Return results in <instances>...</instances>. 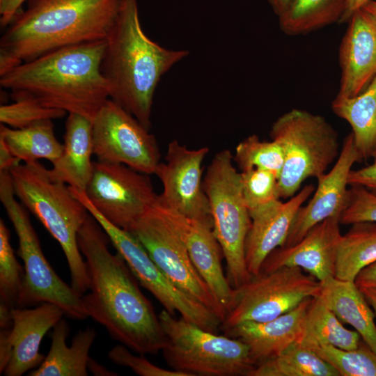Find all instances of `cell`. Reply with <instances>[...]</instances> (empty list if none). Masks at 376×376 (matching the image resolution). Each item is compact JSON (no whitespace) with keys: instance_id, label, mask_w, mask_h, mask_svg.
I'll return each mask as SVG.
<instances>
[{"instance_id":"6","label":"cell","mask_w":376,"mask_h":376,"mask_svg":"<svg viewBox=\"0 0 376 376\" xmlns=\"http://www.w3.org/2000/svg\"><path fill=\"white\" fill-rule=\"evenodd\" d=\"M165 335L168 366L188 376H248L256 363L242 340L218 335L166 310L158 315Z\"/></svg>"},{"instance_id":"35","label":"cell","mask_w":376,"mask_h":376,"mask_svg":"<svg viewBox=\"0 0 376 376\" xmlns=\"http://www.w3.org/2000/svg\"><path fill=\"white\" fill-rule=\"evenodd\" d=\"M66 111L47 107L31 99H19L0 107L1 124L14 129H22L36 123L61 118Z\"/></svg>"},{"instance_id":"39","label":"cell","mask_w":376,"mask_h":376,"mask_svg":"<svg viewBox=\"0 0 376 376\" xmlns=\"http://www.w3.org/2000/svg\"><path fill=\"white\" fill-rule=\"evenodd\" d=\"M349 186L359 185L376 194V162L366 167L352 170L348 178Z\"/></svg>"},{"instance_id":"41","label":"cell","mask_w":376,"mask_h":376,"mask_svg":"<svg viewBox=\"0 0 376 376\" xmlns=\"http://www.w3.org/2000/svg\"><path fill=\"white\" fill-rule=\"evenodd\" d=\"M354 282L359 289L376 288V261L361 269Z\"/></svg>"},{"instance_id":"14","label":"cell","mask_w":376,"mask_h":376,"mask_svg":"<svg viewBox=\"0 0 376 376\" xmlns=\"http://www.w3.org/2000/svg\"><path fill=\"white\" fill-rule=\"evenodd\" d=\"M84 193L106 219L126 230L158 198L148 174L123 164L99 161L93 163V173Z\"/></svg>"},{"instance_id":"23","label":"cell","mask_w":376,"mask_h":376,"mask_svg":"<svg viewBox=\"0 0 376 376\" xmlns=\"http://www.w3.org/2000/svg\"><path fill=\"white\" fill-rule=\"evenodd\" d=\"M63 140V152L52 163L48 174L53 180L84 192L93 171L92 121L81 115L69 113Z\"/></svg>"},{"instance_id":"19","label":"cell","mask_w":376,"mask_h":376,"mask_svg":"<svg viewBox=\"0 0 376 376\" xmlns=\"http://www.w3.org/2000/svg\"><path fill=\"white\" fill-rule=\"evenodd\" d=\"M314 191L315 187L308 185L285 202L279 199L249 211L251 224L245 259L252 276L260 273L264 260L274 249L285 244L297 211Z\"/></svg>"},{"instance_id":"29","label":"cell","mask_w":376,"mask_h":376,"mask_svg":"<svg viewBox=\"0 0 376 376\" xmlns=\"http://www.w3.org/2000/svg\"><path fill=\"white\" fill-rule=\"evenodd\" d=\"M361 336L357 331L345 328L320 295L313 297L308 306L304 334L300 342L306 347L331 345L350 350L359 345Z\"/></svg>"},{"instance_id":"36","label":"cell","mask_w":376,"mask_h":376,"mask_svg":"<svg viewBox=\"0 0 376 376\" xmlns=\"http://www.w3.org/2000/svg\"><path fill=\"white\" fill-rule=\"evenodd\" d=\"M240 177L249 211L281 198L279 178L271 171L254 168L241 171Z\"/></svg>"},{"instance_id":"25","label":"cell","mask_w":376,"mask_h":376,"mask_svg":"<svg viewBox=\"0 0 376 376\" xmlns=\"http://www.w3.org/2000/svg\"><path fill=\"white\" fill-rule=\"evenodd\" d=\"M320 297L341 322L351 325L376 352L374 313L354 281L329 278L321 283Z\"/></svg>"},{"instance_id":"7","label":"cell","mask_w":376,"mask_h":376,"mask_svg":"<svg viewBox=\"0 0 376 376\" xmlns=\"http://www.w3.org/2000/svg\"><path fill=\"white\" fill-rule=\"evenodd\" d=\"M227 150L212 158L203 181L210 203L213 233L226 262L228 282L233 288L247 283L252 275L245 259V242L251 219L245 203L240 172Z\"/></svg>"},{"instance_id":"48","label":"cell","mask_w":376,"mask_h":376,"mask_svg":"<svg viewBox=\"0 0 376 376\" xmlns=\"http://www.w3.org/2000/svg\"><path fill=\"white\" fill-rule=\"evenodd\" d=\"M373 157L374 159V162H376V150Z\"/></svg>"},{"instance_id":"31","label":"cell","mask_w":376,"mask_h":376,"mask_svg":"<svg viewBox=\"0 0 376 376\" xmlns=\"http://www.w3.org/2000/svg\"><path fill=\"white\" fill-rule=\"evenodd\" d=\"M248 376H340L331 364L300 342L258 363Z\"/></svg>"},{"instance_id":"43","label":"cell","mask_w":376,"mask_h":376,"mask_svg":"<svg viewBox=\"0 0 376 376\" xmlns=\"http://www.w3.org/2000/svg\"><path fill=\"white\" fill-rule=\"evenodd\" d=\"M376 0H347L345 11L339 23L348 22L352 15L368 3Z\"/></svg>"},{"instance_id":"17","label":"cell","mask_w":376,"mask_h":376,"mask_svg":"<svg viewBox=\"0 0 376 376\" xmlns=\"http://www.w3.org/2000/svg\"><path fill=\"white\" fill-rule=\"evenodd\" d=\"M362 161L351 132L344 139L331 169L317 178L318 187L311 200L297 211L283 246L299 242L316 224L331 217H339L345 207L348 178L353 165Z\"/></svg>"},{"instance_id":"46","label":"cell","mask_w":376,"mask_h":376,"mask_svg":"<svg viewBox=\"0 0 376 376\" xmlns=\"http://www.w3.org/2000/svg\"><path fill=\"white\" fill-rule=\"evenodd\" d=\"M275 14L279 17L286 9L291 0H267Z\"/></svg>"},{"instance_id":"38","label":"cell","mask_w":376,"mask_h":376,"mask_svg":"<svg viewBox=\"0 0 376 376\" xmlns=\"http://www.w3.org/2000/svg\"><path fill=\"white\" fill-rule=\"evenodd\" d=\"M123 344L114 346L108 353L114 363L130 368L141 376H188L184 373L159 367L149 361L143 354H135Z\"/></svg>"},{"instance_id":"9","label":"cell","mask_w":376,"mask_h":376,"mask_svg":"<svg viewBox=\"0 0 376 376\" xmlns=\"http://www.w3.org/2000/svg\"><path fill=\"white\" fill-rule=\"evenodd\" d=\"M0 201L17 235V253L24 266L17 307L51 303L70 318H88L81 297L56 274L44 256L29 214L13 193L9 171H0Z\"/></svg>"},{"instance_id":"10","label":"cell","mask_w":376,"mask_h":376,"mask_svg":"<svg viewBox=\"0 0 376 376\" xmlns=\"http://www.w3.org/2000/svg\"><path fill=\"white\" fill-rule=\"evenodd\" d=\"M70 190L100 224L139 283L161 303L164 310L173 315L178 312L181 318L203 329L218 333L221 321L213 311L173 284L153 262L141 242L130 232L106 219L84 192Z\"/></svg>"},{"instance_id":"34","label":"cell","mask_w":376,"mask_h":376,"mask_svg":"<svg viewBox=\"0 0 376 376\" xmlns=\"http://www.w3.org/2000/svg\"><path fill=\"white\" fill-rule=\"evenodd\" d=\"M10 231L0 220V304L17 307L24 272L10 244Z\"/></svg>"},{"instance_id":"21","label":"cell","mask_w":376,"mask_h":376,"mask_svg":"<svg viewBox=\"0 0 376 376\" xmlns=\"http://www.w3.org/2000/svg\"><path fill=\"white\" fill-rule=\"evenodd\" d=\"M163 208L185 242L195 268L225 311L226 316L232 302L233 288L224 272L221 249L212 228Z\"/></svg>"},{"instance_id":"20","label":"cell","mask_w":376,"mask_h":376,"mask_svg":"<svg viewBox=\"0 0 376 376\" xmlns=\"http://www.w3.org/2000/svg\"><path fill=\"white\" fill-rule=\"evenodd\" d=\"M347 23L339 48L341 78L337 97L357 95L376 76V26L361 9Z\"/></svg>"},{"instance_id":"12","label":"cell","mask_w":376,"mask_h":376,"mask_svg":"<svg viewBox=\"0 0 376 376\" xmlns=\"http://www.w3.org/2000/svg\"><path fill=\"white\" fill-rule=\"evenodd\" d=\"M127 231L173 284L224 321L225 311L197 272L185 242L162 206L156 203Z\"/></svg>"},{"instance_id":"27","label":"cell","mask_w":376,"mask_h":376,"mask_svg":"<svg viewBox=\"0 0 376 376\" xmlns=\"http://www.w3.org/2000/svg\"><path fill=\"white\" fill-rule=\"evenodd\" d=\"M0 139L14 156L24 163L45 159L53 163L61 155L63 145L55 135L52 120L36 123L22 129L1 124Z\"/></svg>"},{"instance_id":"1","label":"cell","mask_w":376,"mask_h":376,"mask_svg":"<svg viewBox=\"0 0 376 376\" xmlns=\"http://www.w3.org/2000/svg\"><path fill=\"white\" fill-rule=\"evenodd\" d=\"M109 241L89 213L78 233L89 277L90 292L81 296L84 311L134 352L156 354L166 343L159 315L124 258L109 251Z\"/></svg>"},{"instance_id":"40","label":"cell","mask_w":376,"mask_h":376,"mask_svg":"<svg viewBox=\"0 0 376 376\" xmlns=\"http://www.w3.org/2000/svg\"><path fill=\"white\" fill-rule=\"evenodd\" d=\"M27 0H0V24L7 27L19 13V8Z\"/></svg>"},{"instance_id":"45","label":"cell","mask_w":376,"mask_h":376,"mask_svg":"<svg viewBox=\"0 0 376 376\" xmlns=\"http://www.w3.org/2000/svg\"><path fill=\"white\" fill-rule=\"evenodd\" d=\"M359 290L368 303L373 307L376 315V288H363Z\"/></svg>"},{"instance_id":"42","label":"cell","mask_w":376,"mask_h":376,"mask_svg":"<svg viewBox=\"0 0 376 376\" xmlns=\"http://www.w3.org/2000/svg\"><path fill=\"white\" fill-rule=\"evenodd\" d=\"M20 161L13 155L4 141L0 139V171H9L19 164Z\"/></svg>"},{"instance_id":"32","label":"cell","mask_w":376,"mask_h":376,"mask_svg":"<svg viewBox=\"0 0 376 376\" xmlns=\"http://www.w3.org/2000/svg\"><path fill=\"white\" fill-rule=\"evenodd\" d=\"M308 349L335 368L340 376H376V352L363 340L358 347L350 350L331 345Z\"/></svg>"},{"instance_id":"4","label":"cell","mask_w":376,"mask_h":376,"mask_svg":"<svg viewBox=\"0 0 376 376\" xmlns=\"http://www.w3.org/2000/svg\"><path fill=\"white\" fill-rule=\"evenodd\" d=\"M105 41L101 71L109 84L110 99L150 130L157 86L189 52L166 49L150 39L141 28L136 0H121Z\"/></svg>"},{"instance_id":"33","label":"cell","mask_w":376,"mask_h":376,"mask_svg":"<svg viewBox=\"0 0 376 376\" xmlns=\"http://www.w3.org/2000/svg\"><path fill=\"white\" fill-rule=\"evenodd\" d=\"M233 160L241 171L260 169L271 171L279 178L283 164L284 155L281 146L274 140L263 141L253 134L235 148Z\"/></svg>"},{"instance_id":"3","label":"cell","mask_w":376,"mask_h":376,"mask_svg":"<svg viewBox=\"0 0 376 376\" xmlns=\"http://www.w3.org/2000/svg\"><path fill=\"white\" fill-rule=\"evenodd\" d=\"M121 0H31L0 40V75L45 54L104 40Z\"/></svg>"},{"instance_id":"22","label":"cell","mask_w":376,"mask_h":376,"mask_svg":"<svg viewBox=\"0 0 376 376\" xmlns=\"http://www.w3.org/2000/svg\"><path fill=\"white\" fill-rule=\"evenodd\" d=\"M311 298L306 299L292 311L273 320L262 322H244L224 334L247 345L251 357L257 365L301 341Z\"/></svg>"},{"instance_id":"13","label":"cell","mask_w":376,"mask_h":376,"mask_svg":"<svg viewBox=\"0 0 376 376\" xmlns=\"http://www.w3.org/2000/svg\"><path fill=\"white\" fill-rule=\"evenodd\" d=\"M92 135L97 161L123 164L141 173L155 174L161 157L155 136L111 99L92 120Z\"/></svg>"},{"instance_id":"28","label":"cell","mask_w":376,"mask_h":376,"mask_svg":"<svg viewBox=\"0 0 376 376\" xmlns=\"http://www.w3.org/2000/svg\"><path fill=\"white\" fill-rule=\"evenodd\" d=\"M351 225L338 244L334 277L354 281L361 269L376 261V223Z\"/></svg>"},{"instance_id":"44","label":"cell","mask_w":376,"mask_h":376,"mask_svg":"<svg viewBox=\"0 0 376 376\" xmlns=\"http://www.w3.org/2000/svg\"><path fill=\"white\" fill-rule=\"evenodd\" d=\"M88 370L96 376H114L117 375L116 373L107 370L102 365L95 361L92 358H89L88 362Z\"/></svg>"},{"instance_id":"2","label":"cell","mask_w":376,"mask_h":376,"mask_svg":"<svg viewBox=\"0 0 376 376\" xmlns=\"http://www.w3.org/2000/svg\"><path fill=\"white\" fill-rule=\"evenodd\" d=\"M105 45L104 40L52 51L1 75L0 85L13 100L31 99L92 121L110 99L101 71Z\"/></svg>"},{"instance_id":"24","label":"cell","mask_w":376,"mask_h":376,"mask_svg":"<svg viewBox=\"0 0 376 376\" xmlns=\"http://www.w3.org/2000/svg\"><path fill=\"white\" fill-rule=\"evenodd\" d=\"M69 326L61 318L53 327L51 347L41 364L29 372L30 376H86L89 351L96 337L93 328L79 330L70 347L66 344Z\"/></svg>"},{"instance_id":"15","label":"cell","mask_w":376,"mask_h":376,"mask_svg":"<svg viewBox=\"0 0 376 376\" xmlns=\"http://www.w3.org/2000/svg\"><path fill=\"white\" fill-rule=\"evenodd\" d=\"M209 148H188L178 140L171 141L165 162L155 174L163 190L157 203L165 209L213 228L211 210L202 180V164Z\"/></svg>"},{"instance_id":"11","label":"cell","mask_w":376,"mask_h":376,"mask_svg":"<svg viewBox=\"0 0 376 376\" xmlns=\"http://www.w3.org/2000/svg\"><path fill=\"white\" fill-rule=\"evenodd\" d=\"M321 282L297 267L260 272L233 288L230 306L220 329L244 322H266L286 313L309 297L320 295Z\"/></svg>"},{"instance_id":"5","label":"cell","mask_w":376,"mask_h":376,"mask_svg":"<svg viewBox=\"0 0 376 376\" xmlns=\"http://www.w3.org/2000/svg\"><path fill=\"white\" fill-rule=\"evenodd\" d=\"M13 193L60 244L69 267L71 287L79 297L89 289L86 262L78 233L89 212L69 186L53 180L38 161L19 164L9 171Z\"/></svg>"},{"instance_id":"47","label":"cell","mask_w":376,"mask_h":376,"mask_svg":"<svg viewBox=\"0 0 376 376\" xmlns=\"http://www.w3.org/2000/svg\"><path fill=\"white\" fill-rule=\"evenodd\" d=\"M361 10L376 26V1L368 3Z\"/></svg>"},{"instance_id":"18","label":"cell","mask_w":376,"mask_h":376,"mask_svg":"<svg viewBox=\"0 0 376 376\" xmlns=\"http://www.w3.org/2000/svg\"><path fill=\"white\" fill-rule=\"evenodd\" d=\"M339 217H329L311 228L297 244L274 249L260 272L283 267H297L321 283L334 277L336 251L342 235Z\"/></svg>"},{"instance_id":"16","label":"cell","mask_w":376,"mask_h":376,"mask_svg":"<svg viewBox=\"0 0 376 376\" xmlns=\"http://www.w3.org/2000/svg\"><path fill=\"white\" fill-rule=\"evenodd\" d=\"M63 314L59 306L51 303L31 308H13L11 327L0 332V373L21 376L38 367L45 357L39 352L42 340Z\"/></svg>"},{"instance_id":"37","label":"cell","mask_w":376,"mask_h":376,"mask_svg":"<svg viewBox=\"0 0 376 376\" xmlns=\"http://www.w3.org/2000/svg\"><path fill=\"white\" fill-rule=\"evenodd\" d=\"M340 224L376 223V194L363 187L350 185L345 207L339 217Z\"/></svg>"},{"instance_id":"30","label":"cell","mask_w":376,"mask_h":376,"mask_svg":"<svg viewBox=\"0 0 376 376\" xmlns=\"http://www.w3.org/2000/svg\"><path fill=\"white\" fill-rule=\"evenodd\" d=\"M347 0H291L280 15L281 30L289 36L306 34L339 22Z\"/></svg>"},{"instance_id":"8","label":"cell","mask_w":376,"mask_h":376,"mask_svg":"<svg viewBox=\"0 0 376 376\" xmlns=\"http://www.w3.org/2000/svg\"><path fill=\"white\" fill-rule=\"evenodd\" d=\"M270 136L281 147L284 164L279 178L281 198L292 197L309 178L326 173L338 158V134L322 116L292 109L273 123Z\"/></svg>"},{"instance_id":"26","label":"cell","mask_w":376,"mask_h":376,"mask_svg":"<svg viewBox=\"0 0 376 376\" xmlns=\"http://www.w3.org/2000/svg\"><path fill=\"white\" fill-rule=\"evenodd\" d=\"M332 110L350 125L361 160L373 157L376 150V76L357 95L336 97Z\"/></svg>"}]
</instances>
